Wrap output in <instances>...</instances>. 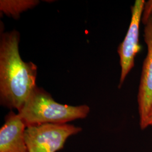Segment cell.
<instances>
[{"label":"cell","mask_w":152,"mask_h":152,"mask_svg":"<svg viewBox=\"0 0 152 152\" xmlns=\"http://www.w3.org/2000/svg\"><path fill=\"white\" fill-rule=\"evenodd\" d=\"M145 2L144 0H136L134 5L131 6L130 24L124 41L118 48L121 68L119 88H121L126 77L134 67L135 56L140 50L139 29Z\"/></svg>","instance_id":"4"},{"label":"cell","mask_w":152,"mask_h":152,"mask_svg":"<svg viewBox=\"0 0 152 152\" xmlns=\"http://www.w3.org/2000/svg\"><path fill=\"white\" fill-rule=\"evenodd\" d=\"M144 38L147 54L142 63L140 81L137 93L138 112L141 130L148 125V118L152 110V15L144 27Z\"/></svg>","instance_id":"5"},{"label":"cell","mask_w":152,"mask_h":152,"mask_svg":"<svg viewBox=\"0 0 152 152\" xmlns=\"http://www.w3.org/2000/svg\"><path fill=\"white\" fill-rule=\"evenodd\" d=\"M26 128L19 114L10 111L0 129V152H28L25 140Z\"/></svg>","instance_id":"6"},{"label":"cell","mask_w":152,"mask_h":152,"mask_svg":"<svg viewBox=\"0 0 152 152\" xmlns=\"http://www.w3.org/2000/svg\"><path fill=\"white\" fill-rule=\"evenodd\" d=\"M148 125H149V126H152V110L151 113L149 114V115Z\"/></svg>","instance_id":"9"},{"label":"cell","mask_w":152,"mask_h":152,"mask_svg":"<svg viewBox=\"0 0 152 152\" xmlns=\"http://www.w3.org/2000/svg\"><path fill=\"white\" fill-rule=\"evenodd\" d=\"M82 129L67 124H46L27 127L25 140L28 152H56L61 149L69 136Z\"/></svg>","instance_id":"3"},{"label":"cell","mask_w":152,"mask_h":152,"mask_svg":"<svg viewBox=\"0 0 152 152\" xmlns=\"http://www.w3.org/2000/svg\"><path fill=\"white\" fill-rule=\"evenodd\" d=\"M152 15V0L145 1L141 16V22L145 26Z\"/></svg>","instance_id":"8"},{"label":"cell","mask_w":152,"mask_h":152,"mask_svg":"<svg viewBox=\"0 0 152 152\" xmlns=\"http://www.w3.org/2000/svg\"><path fill=\"white\" fill-rule=\"evenodd\" d=\"M20 34L3 33L0 39V102L20 110L36 87L37 67L22 60L19 51Z\"/></svg>","instance_id":"1"},{"label":"cell","mask_w":152,"mask_h":152,"mask_svg":"<svg viewBox=\"0 0 152 152\" xmlns=\"http://www.w3.org/2000/svg\"><path fill=\"white\" fill-rule=\"evenodd\" d=\"M38 3L39 1L36 0H1L0 10L16 19L22 12L32 9Z\"/></svg>","instance_id":"7"},{"label":"cell","mask_w":152,"mask_h":152,"mask_svg":"<svg viewBox=\"0 0 152 152\" xmlns=\"http://www.w3.org/2000/svg\"><path fill=\"white\" fill-rule=\"evenodd\" d=\"M90 112L86 105L71 106L55 102L48 92L37 86L18 111L27 127L46 124H66L85 118Z\"/></svg>","instance_id":"2"}]
</instances>
